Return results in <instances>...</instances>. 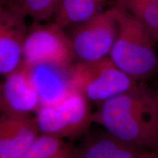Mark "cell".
<instances>
[{"mask_svg":"<svg viewBox=\"0 0 158 158\" xmlns=\"http://www.w3.org/2000/svg\"><path fill=\"white\" fill-rule=\"evenodd\" d=\"M92 121L118 141L158 150V94L145 84L102 102Z\"/></svg>","mask_w":158,"mask_h":158,"instance_id":"obj_1","label":"cell"},{"mask_svg":"<svg viewBox=\"0 0 158 158\" xmlns=\"http://www.w3.org/2000/svg\"><path fill=\"white\" fill-rule=\"evenodd\" d=\"M114 9L118 34L109 57L128 76L142 81L158 71L155 41L135 15L118 5Z\"/></svg>","mask_w":158,"mask_h":158,"instance_id":"obj_2","label":"cell"},{"mask_svg":"<svg viewBox=\"0 0 158 158\" xmlns=\"http://www.w3.org/2000/svg\"><path fill=\"white\" fill-rule=\"evenodd\" d=\"M70 84L89 102L100 106L135 88L138 81L114 64L109 56L93 62H78L70 68Z\"/></svg>","mask_w":158,"mask_h":158,"instance_id":"obj_3","label":"cell"},{"mask_svg":"<svg viewBox=\"0 0 158 158\" xmlns=\"http://www.w3.org/2000/svg\"><path fill=\"white\" fill-rule=\"evenodd\" d=\"M92 116L89 101L74 89L59 101L40 106L35 112L40 134L70 140L76 139L87 130L93 122Z\"/></svg>","mask_w":158,"mask_h":158,"instance_id":"obj_4","label":"cell"},{"mask_svg":"<svg viewBox=\"0 0 158 158\" xmlns=\"http://www.w3.org/2000/svg\"><path fill=\"white\" fill-rule=\"evenodd\" d=\"M75 59L70 37L56 23L33 22L28 28L23 45V61L31 67L68 68Z\"/></svg>","mask_w":158,"mask_h":158,"instance_id":"obj_5","label":"cell"},{"mask_svg":"<svg viewBox=\"0 0 158 158\" xmlns=\"http://www.w3.org/2000/svg\"><path fill=\"white\" fill-rule=\"evenodd\" d=\"M118 34L114 7L74 25L70 39L75 59L93 62L109 56Z\"/></svg>","mask_w":158,"mask_h":158,"instance_id":"obj_6","label":"cell"},{"mask_svg":"<svg viewBox=\"0 0 158 158\" xmlns=\"http://www.w3.org/2000/svg\"><path fill=\"white\" fill-rule=\"evenodd\" d=\"M40 98L33 78L32 67L24 62L10 73L1 85L0 108L2 114L24 115L36 112Z\"/></svg>","mask_w":158,"mask_h":158,"instance_id":"obj_7","label":"cell"},{"mask_svg":"<svg viewBox=\"0 0 158 158\" xmlns=\"http://www.w3.org/2000/svg\"><path fill=\"white\" fill-rule=\"evenodd\" d=\"M26 15L8 6L0 7V73L4 77L23 62L28 28Z\"/></svg>","mask_w":158,"mask_h":158,"instance_id":"obj_8","label":"cell"},{"mask_svg":"<svg viewBox=\"0 0 158 158\" xmlns=\"http://www.w3.org/2000/svg\"><path fill=\"white\" fill-rule=\"evenodd\" d=\"M40 130L31 114H1L0 158H21L38 137Z\"/></svg>","mask_w":158,"mask_h":158,"instance_id":"obj_9","label":"cell"},{"mask_svg":"<svg viewBox=\"0 0 158 158\" xmlns=\"http://www.w3.org/2000/svg\"><path fill=\"white\" fill-rule=\"evenodd\" d=\"M70 68L54 66L32 68L33 78L40 98V106L59 101L73 89L70 84Z\"/></svg>","mask_w":158,"mask_h":158,"instance_id":"obj_10","label":"cell"},{"mask_svg":"<svg viewBox=\"0 0 158 158\" xmlns=\"http://www.w3.org/2000/svg\"><path fill=\"white\" fill-rule=\"evenodd\" d=\"M108 0H62L55 13L54 22L63 27L87 21L100 12Z\"/></svg>","mask_w":158,"mask_h":158,"instance_id":"obj_11","label":"cell"},{"mask_svg":"<svg viewBox=\"0 0 158 158\" xmlns=\"http://www.w3.org/2000/svg\"><path fill=\"white\" fill-rule=\"evenodd\" d=\"M76 148L65 139L40 134L21 158H76Z\"/></svg>","mask_w":158,"mask_h":158,"instance_id":"obj_12","label":"cell"},{"mask_svg":"<svg viewBox=\"0 0 158 158\" xmlns=\"http://www.w3.org/2000/svg\"><path fill=\"white\" fill-rule=\"evenodd\" d=\"M116 5L135 15L158 43V0H116Z\"/></svg>","mask_w":158,"mask_h":158,"instance_id":"obj_13","label":"cell"},{"mask_svg":"<svg viewBox=\"0 0 158 158\" xmlns=\"http://www.w3.org/2000/svg\"><path fill=\"white\" fill-rule=\"evenodd\" d=\"M121 143L106 132L86 140L76 148V158H113Z\"/></svg>","mask_w":158,"mask_h":158,"instance_id":"obj_14","label":"cell"},{"mask_svg":"<svg viewBox=\"0 0 158 158\" xmlns=\"http://www.w3.org/2000/svg\"><path fill=\"white\" fill-rule=\"evenodd\" d=\"M62 0H12L7 5L26 16H29L35 23H42L54 16Z\"/></svg>","mask_w":158,"mask_h":158,"instance_id":"obj_15","label":"cell"},{"mask_svg":"<svg viewBox=\"0 0 158 158\" xmlns=\"http://www.w3.org/2000/svg\"><path fill=\"white\" fill-rule=\"evenodd\" d=\"M145 152L143 148L122 142L113 158H141Z\"/></svg>","mask_w":158,"mask_h":158,"instance_id":"obj_16","label":"cell"},{"mask_svg":"<svg viewBox=\"0 0 158 158\" xmlns=\"http://www.w3.org/2000/svg\"><path fill=\"white\" fill-rule=\"evenodd\" d=\"M141 158H158V150L152 149L151 151H146Z\"/></svg>","mask_w":158,"mask_h":158,"instance_id":"obj_17","label":"cell"},{"mask_svg":"<svg viewBox=\"0 0 158 158\" xmlns=\"http://www.w3.org/2000/svg\"><path fill=\"white\" fill-rule=\"evenodd\" d=\"M12 0H1V5H7L11 2Z\"/></svg>","mask_w":158,"mask_h":158,"instance_id":"obj_18","label":"cell"},{"mask_svg":"<svg viewBox=\"0 0 158 158\" xmlns=\"http://www.w3.org/2000/svg\"><path fill=\"white\" fill-rule=\"evenodd\" d=\"M157 92V94H158V92Z\"/></svg>","mask_w":158,"mask_h":158,"instance_id":"obj_19","label":"cell"}]
</instances>
